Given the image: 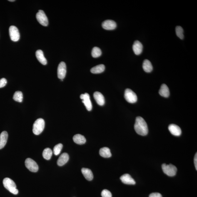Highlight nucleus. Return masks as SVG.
<instances>
[{"label":"nucleus","mask_w":197,"mask_h":197,"mask_svg":"<svg viewBox=\"0 0 197 197\" xmlns=\"http://www.w3.org/2000/svg\"><path fill=\"white\" fill-rule=\"evenodd\" d=\"M53 152L51 148H46L43 151V156L45 159L49 160L52 155Z\"/></svg>","instance_id":"25"},{"label":"nucleus","mask_w":197,"mask_h":197,"mask_svg":"<svg viewBox=\"0 0 197 197\" xmlns=\"http://www.w3.org/2000/svg\"><path fill=\"white\" fill-rule=\"evenodd\" d=\"M36 54L37 58L41 64L44 65L47 64V61L44 56V53L41 50H37L36 51Z\"/></svg>","instance_id":"18"},{"label":"nucleus","mask_w":197,"mask_h":197,"mask_svg":"<svg viewBox=\"0 0 197 197\" xmlns=\"http://www.w3.org/2000/svg\"><path fill=\"white\" fill-rule=\"evenodd\" d=\"M15 1V0H9V1Z\"/></svg>","instance_id":"34"},{"label":"nucleus","mask_w":197,"mask_h":197,"mask_svg":"<svg viewBox=\"0 0 197 197\" xmlns=\"http://www.w3.org/2000/svg\"><path fill=\"white\" fill-rule=\"evenodd\" d=\"M168 129L172 134L175 136H179L181 134V128L178 125L171 124L168 127Z\"/></svg>","instance_id":"13"},{"label":"nucleus","mask_w":197,"mask_h":197,"mask_svg":"<svg viewBox=\"0 0 197 197\" xmlns=\"http://www.w3.org/2000/svg\"><path fill=\"white\" fill-rule=\"evenodd\" d=\"M63 147V145L61 143H59L54 147L53 148V152L54 154L57 156L60 153Z\"/></svg>","instance_id":"29"},{"label":"nucleus","mask_w":197,"mask_h":197,"mask_svg":"<svg viewBox=\"0 0 197 197\" xmlns=\"http://www.w3.org/2000/svg\"><path fill=\"white\" fill-rule=\"evenodd\" d=\"M99 154L101 157L104 158H109L112 156L110 149L107 147L101 148L99 151Z\"/></svg>","instance_id":"24"},{"label":"nucleus","mask_w":197,"mask_h":197,"mask_svg":"<svg viewBox=\"0 0 197 197\" xmlns=\"http://www.w3.org/2000/svg\"><path fill=\"white\" fill-rule=\"evenodd\" d=\"M143 67L145 72H151L152 71L153 67L151 62L147 59L145 60L143 62Z\"/></svg>","instance_id":"22"},{"label":"nucleus","mask_w":197,"mask_h":197,"mask_svg":"<svg viewBox=\"0 0 197 197\" xmlns=\"http://www.w3.org/2000/svg\"><path fill=\"white\" fill-rule=\"evenodd\" d=\"M80 98L82 100V102L86 106V109L88 111H91L92 109L93 106L90 100L89 95L87 93H85L81 95Z\"/></svg>","instance_id":"9"},{"label":"nucleus","mask_w":197,"mask_h":197,"mask_svg":"<svg viewBox=\"0 0 197 197\" xmlns=\"http://www.w3.org/2000/svg\"><path fill=\"white\" fill-rule=\"evenodd\" d=\"M93 97L98 104L101 106L104 105L105 103V99L102 94L99 92H96L93 93Z\"/></svg>","instance_id":"15"},{"label":"nucleus","mask_w":197,"mask_h":197,"mask_svg":"<svg viewBox=\"0 0 197 197\" xmlns=\"http://www.w3.org/2000/svg\"><path fill=\"white\" fill-rule=\"evenodd\" d=\"M3 186L7 190L14 195H17L18 193V190L14 182L9 178H5L3 180Z\"/></svg>","instance_id":"2"},{"label":"nucleus","mask_w":197,"mask_h":197,"mask_svg":"<svg viewBox=\"0 0 197 197\" xmlns=\"http://www.w3.org/2000/svg\"><path fill=\"white\" fill-rule=\"evenodd\" d=\"M101 49L97 47H95L92 51V56L94 58L99 57L101 54Z\"/></svg>","instance_id":"26"},{"label":"nucleus","mask_w":197,"mask_h":197,"mask_svg":"<svg viewBox=\"0 0 197 197\" xmlns=\"http://www.w3.org/2000/svg\"><path fill=\"white\" fill-rule=\"evenodd\" d=\"M194 162L195 168L196 170H197V153H196L195 155L194 159Z\"/></svg>","instance_id":"33"},{"label":"nucleus","mask_w":197,"mask_h":197,"mask_svg":"<svg viewBox=\"0 0 197 197\" xmlns=\"http://www.w3.org/2000/svg\"><path fill=\"white\" fill-rule=\"evenodd\" d=\"M122 182L125 184L128 185H134L136 184L134 179L131 175L128 174H125L122 175L120 178Z\"/></svg>","instance_id":"12"},{"label":"nucleus","mask_w":197,"mask_h":197,"mask_svg":"<svg viewBox=\"0 0 197 197\" xmlns=\"http://www.w3.org/2000/svg\"><path fill=\"white\" fill-rule=\"evenodd\" d=\"M69 159V155L67 153L62 154L58 158L57 160V163L58 166H63L67 163Z\"/></svg>","instance_id":"16"},{"label":"nucleus","mask_w":197,"mask_h":197,"mask_svg":"<svg viewBox=\"0 0 197 197\" xmlns=\"http://www.w3.org/2000/svg\"><path fill=\"white\" fill-rule=\"evenodd\" d=\"M13 99L14 101L21 102L23 100V94L22 93L21 91H16L14 93V96L13 97Z\"/></svg>","instance_id":"27"},{"label":"nucleus","mask_w":197,"mask_h":197,"mask_svg":"<svg viewBox=\"0 0 197 197\" xmlns=\"http://www.w3.org/2000/svg\"><path fill=\"white\" fill-rule=\"evenodd\" d=\"M73 140L77 144L83 145L86 142V139L84 136L81 134H77L73 137Z\"/></svg>","instance_id":"21"},{"label":"nucleus","mask_w":197,"mask_h":197,"mask_svg":"<svg viewBox=\"0 0 197 197\" xmlns=\"http://www.w3.org/2000/svg\"><path fill=\"white\" fill-rule=\"evenodd\" d=\"M66 63L61 62L58 65L57 68V76L58 78L63 80L66 77Z\"/></svg>","instance_id":"10"},{"label":"nucleus","mask_w":197,"mask_h":197,"mask_svg":"<svg viewBox=\"0 0 197 197\" xmlns=\"http://www.w3.org/2000/svg\"><path fill=\"white\" fill-rule=\"evenodd\" d=\"M7 83V81L6 78H1L0 80V88L4 87Z\"/></svg>","instance_id":"31"},{"label":"nucleus","mask_w":197,"mask_h":197,"mask_svg":"<svg viewBox=\"0 0 197 197\" xmlns=\"http://www.w3.org/2000/svg\"><path fill=\"white\" fill-rule=\"evenodd\" d=\"M45 125V121L42 118H39L37 120L33 125V133L35 135L40 134L44 129Z\"/></svg>","instance_id":"3"},{"label":"nucleus","mask_w":197,"mask_h":197,"mask_svg":"<svg viewBox=\"0 0 197 197\" xmlns=\"http://www.w3.org/2000/svg\"><path fill=\"white\" fill-rule=\"evenodd\" d=\"M25 165L30 171L36 172L38 171V166L37 163L31 158H27L25 161Z\"/></svg>","instance_id":"7"},{"label":"nucleus","mask_w":197,"mask_h":197,"mask_svg":"<svg viewBox=\"0 0 197 197\" xmlns=\"http://www.w3.org/2000/svg\"><path fill=\"white\" fill-rule=\"evenodd\" d=\"M10 37L12 41L16 42L19 40L20 34L17 28L14 26L10 27L9 29Z\"/></svg>","instance_id":"8"},{"label":"nucleus","mask_w":197,"mask_h":197,"mask_svg":"<svg viewBox=\"0 0 197 197\" xmlns=\"http://www.w3.org/2000/svg\"><path fill=\"white\" fill-rule=\"evenodd\" d=\"M143 46L139 41H135L133 46L134 52L137 55H139L143 52Z\"/></svg>","instance_id":"14"},{"label":"nucleus","mask_w":197,"mask_h":197,"mask_svg":"<svg viewBox=\"0 0 197 197\" xmlns=\"http://www.w3.org/2000/svg\"><path fill=\"white\" fill-rule=\"evenodd\" d=\"M163 171L165 174L170 177L175 176L177 171V168L176 166L172 164L167 165L163 163L162 165Z\"/></svg>","instance_id":"4"},{"label":"nucleus","mask_w":197,"mask_h":197,"mask_svg":"<svg viewBox=\"0 0 197 197\" xmlns=\"http://www.w3.org/2000/svg\"><path fill=\"white\" fill-rule=\"evenodd\" d=\"M134 129L138 134L142 136H146L148 133L147 124L141 117L138 116L136 118Z\"/></svg>","instance_id":"1"},{"label":"nucleus","mask_w":197,"mask_h":197,"mask_svg":"<svg viewBox=\"0 0 197 197\" xmlns=\"http://www.w3.org/2000/svg\"><path fill=\"white\" fill-rule=\"evenodd\" d=\"M81 172L85 178L88 181H91L93 179V176L92 172L89 169L83 168Z\"/></svg>","instance_id":"20"},{"label":"nucleus","mask_w":197,"mask_h":197,"mask_svg":"<svg viewBox=\"0 0 197 197\" xmlns=\"http://www.w3.org/2000/svg\"><path fill=\"white\" fill-rule=\"evenodd\" d=\"M183 30L182 28L180 26H177L176 28V33L177 36L180 39H183L184 36L183 34Z\"/></svg>","instance_id":"28"},{"label":"nucleus","mask_w":197,"mask_h":197,"mask_svg":"<svg viewBox=\"0 0 197 197\" xmlns=\"http://www.w3.org/2000/svg\"><path fill=\"white\" fill-rule=\"evenodd\" d=\"M159 93L160 96L165 98L168 97L169 96L170 93L168 86L164 84L162 85L159 90Z\"/></svg>","instance_id":"19"},{"label":"nucleus","mask_w":197,"mask_h":197,"mask_svg":"<svg viewBox=\"0 0 197 197\" xmlns=\"http://www.w3.org/2000/svg\"><path fill=\"white\" fill-rule=\"evenodd\" d=\"M105 69V67L104 65L100 64L92 68L91 72L93 74H98V73H101L104 72Z\"/></svg>","instance_id":"23"},{"label":"nucleus","mask_w":197,"mask_h":197,"mask_svg":"<svg viewBox=\"0 0 197 197\" xmlns=\"http://www.w3.org/2000/svg\"><path fill=\"white\" fill-rule=\"evenodd\" d=\"M36 18L38 21L42 25L44 26H48V20L44 12L42 10H39L36 14Z\"/></svg>","instance_id":"6"},{"label":"nucleus","mask_w":197,"mask_h":197,"mask_svg":"<svg viewBox=\"0 0 197 197\" xmlns=\"http://www.w3.org/2000/svg\"><path fill=\"white\" fill-rule=\"evenodd\" d=\"M124 97L126 101L129 103H135L137 101V97L136 93L128 88L125 90Z\"/></svg>","instance_id":"5"},{"label":"nucleus","mask_w":197,"mask_h":197,"mask_svg":"<svg viewBox=\"0 0 197 197\" xmlns=\"http://www.w3.org/2000/svg\"><path fill=\"white\" fill-rule=\"evenodd\" d=\"M8 137V133L6 131H3L0 134V149H2L5 146Z\"/></svg>","instance_id":"17"},{"label":"nucleus","mask_w":197,"mask_h":197,"mask_svg":"<svg viewBox=\"0 0 197 197\" xmlns=\"http://www.w3.org/2000/svg\"><path fill=\"white\" fill-rule=\"evenodd\" d=\"M149 197H163L162 195L159 193H153L150 194Z\"/></svg>","instance_id":"32"},{"label":"nucleus","mask_w":197,"mask_h":197,"mask_svg":"<svg viewBox=\"0 0 197 197\" xmlns=\"http://www.w3.org/2000/svg\"><path fill=\"white\" fill-rule=\"evenodd\" d=\"M116 23L114 21L111 20H107L102 24L103 29L106 30H113L116 27Z\"/></svg>","instance_id":"11"},{"label":"nucleus","mask_w":197,"mask_h":197,"mask_svg":"<svg viewBox=\"0 0 197 197\" xmlns=\"http://www.w3.org/2000/svg\"><path fill=\"white\" fill-rule=\"evenodd\" d=\"M101 195L102 197H112L111 192L107 190H103L101 193Z\"/></svg>","instance_id":"30"}]
</instances>
